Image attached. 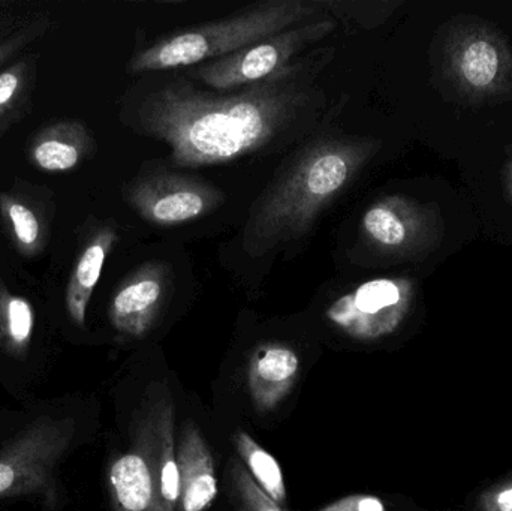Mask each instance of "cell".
I'll return each instance as SVG.
<instances>
[{"mask_svg": "<svg viewBox=\"0 0 512 511\" xmlns=\"http://www.w3.org/2000/svg\"><path fill=\"white\" fill-rule=\"evenodd\" d=\"M170 284V269L164 263H146L135 270L111 299V326L131 338L146 336L161 315Z\"/></svg>", "mask_w": 512, "mask_h": 511, "instance_id": "cell-10", "label": "cell"}, {"mask_svg": "<svg viewBox=\"0 0 512 511\" xmlns=\"http://www.w3.org/2000/svg\"><path fill=\"white\" fill-rule=\"evenodd\" d=\"M234 494L242 511H283L252 479L245 465L234 459L230 467Z\"/></svg>", "mask_w": 512, "mask_h": 511, "instance_id": "cell-20", "label": "cell"}, {"mask_svg": "<svg viewBox=\"0 0 512 511\" xmlns=\"http://www.w3.org/2000/svg\"><path fill=\"white\" fill-rule=\"evenodd\" d=\"M319 511H385L384 503L373 495H349Z\"/></svg>", "mask_w": 512, "mask_h": 511, "instance_id": "cell-23", "label": "cell"}, {"mask_svg": "<svg viewBox=\"0 0 512 511\" xmlns=\"http://www.w3.org/2000/svg\"><path fill=\"white\" fill-rule=\"evenodd\" d=\"M108 486L114 511H174L156 488L149 461L135 440L131 450L111 464Z\"/></svg>", "mask_w": 512, "mask_h": 511, "instance_id": "cell-16", "label": "cell"}, {"mask_svg": "<svg viewBox=\"0 0 512 511\" xmlns=\"http://www.w3.org/2000/svg\"><path fill=\"white\" fill-rule=\"evenodd\" d=\"M444 69L460 96L486 102L512 92V53L504 36L483 20L457 21L444 41Z\"/></svg>", "mask_w": 512, "mask_h": 511, "instance_id": "cell-4", "label": "cell"}, {"mask_svg": "<svg viewBox=\"0 0 512 511\" xmlns=\"http://www.w3.org/2000/svg\"><path fill=\"white\" fill-rule=\"evenodd\" d=\"M50 26L47 17L32 18L11 32L0 33V66L14 59L24 47L41 38Z\"/></svg>", "mask_w": 512, "mask_h": 511, "instance_id": "cell-21", "label": "cell"}, {"mask_svg": "<svg viewBox=\"0 0 512 511\" xmlns=\"http://www.w3.org/2000/svg\"><path fill=\"white\" fill-rule=\"evenodd\" d=\"M180 473V510L206 511L218 498V477L212 452L192 422L183 425L177 447Z\"/></svg>", "mask_w": 512, "mask_h": 511, "instance_id": "cell-15", "label": "cell"}, {"mask_svg": "<svg viewBox=\"0 0 512 511\" xmlns=\"http://www.w3.org/2000/svg\"><path fill=\"white\" fill-rule=\"evenodd\" d=\"M95 153V137L86 122L80 119L45 123L27 141V161L42 173L77 170Z\"/></svg>", "mask_w": 512, "mask_h": 511, "instance_id": "cell-12", "label": "cell"}, {"mask_svg": "<svg viewBox=\"0 0 512 511\" xmlns=\"http://www.w3.org/2000/svg\"><path fill=\"white\" fill-rule=\"evenodd\" d=\"M35 309L26 297L14 293L0 279V348L23 357L32 344Z\"/></svg>", "mask_w": 512, "mask_h": 511, "instance_id": "cell-18", "label": "cell"}, {"mask_svg": "<svg viewBox=\"0 0 512 511\" xmlns=\"http://www.w3.org/2000/svg\"><path fill=\"white\" fill-rule=\"evenodd\" d=\"M123 197L144 221L159 227L195 221L224 203V194L215 186L167 168L141 171Z\"/></svg>", "mask_w": 512, "mask_h": 511, "instance_id": "cell-7", "label": "cell"}, {"mask_svg": "<svg viewBox=\"0 0 512 511\" xmlns=\"http://www.w3.org/2000/svg\"><path fill=\"white\" fill-rule=\"evenodd\" d=\"M412 299L414 287L409 279H373L334 300L325 315L349 338L375 342L393 335L402 326Z\"/></svg>", "mask_w": 512, "mask_h": 511, "instance_id": "cell-9", "label": "cell"}, {"mask_svg": "<svg viewBox=\"0 0 512 511\" xmlns=\"http://www.w3.org/2000/svg\"><path fill=\"white\" fill-rule=\"evenodd\" d=\"M321 6V3L303 0H270L249 6L231 17L164 36L138 51L129 63V71L134 74L168 71L221 59L313 20L321 14Z\"/></svg>", "mask_w": 512, "mask_h": 511, "instance_id": "cell-3", "label": "cell"}, {"mask_svg": "<svg viewBox=\"0 0 512 511\" xmlns=\"http://www.w3.org/2000/svg\"><path fill=\"white\" fill-rule=\"evenodd\" d=\"M334 29L333 18L306 21L237 53L203 63L195 69L194 77L219 92L251 86L282 71L300 51L321 41Z\"/></svg>", "mask_w": 512, "mask_h": 511, "instance_id": "cell-6", "label": "cell"}, {"mask_svg": "<svg viewBox=\"0 0 512 511\" xmlns=\"http://www.w3.org/2000/svg\"><path fill=\"white\" fill-rule=\"evenodd\" d=\"M117 240L116 224L107 221L95 225L80 243L65 291L66 312L75 326L83 327L86 323L87 306Z\"/></svg>", "mask_w": 512, "mask_h": 511, "instance_id": "cell-13", "label": "cell"}, {"mask_svg": "<svg viewBox=\"0 0 512 511\" xmlns=\"http://www.w3.org/2000/svg\"><path fill=\"white\" fill-rule=\"evenodd\" d=\"M330 60L313 51L251 86L203 90L177 77L135 98L129 125L170 147L182 168L225 164L277 143L316 113V72Z\"/></svg>", "mask_w": 512, "mask_h": 511, "instance_id": "cell-1", "label": "cell"}, {"mask_svg": "<svg viewBox=\"0 0 512 511\" xmlns=\"http://www.w3.org/2000/svg\"><path fill=\"white\" fill-rule=\"evenodd\" d=\"M75 435L71 419L41 416L21 429L0 452V500L39 494L54 488V470Z\"/></svg>", "mask_w": 512, "mask_h": 511, "instance_id": "cell-5", "label": "cell"}, {"mask_svg": "<svg viewBox=\"0 0 512 511\" xmlns=\"http://www.w3.org/2000/svg\"><path fill=\"white\" fill-rule=\"evenodd\" d=\"M38 56L26 54L0 71V137L32 110Z\"/></svg>", "mask_w": 512, "mask_h": 511, "instance_id": "cell-17", "label": "cell"}, {"mask_svg": "<svg viewBox=\"0 0 512 511\" xmlns=\"http://www.w3.org/2000/svg\"><path fill=\"white\" fill-rule=\"evenodd\" d=\"M438 210L406 195H385L367 207L361 218L364 242L391 258L426 254L441 239Z\"/></svg>", "mask_w": 512, "mask_h": 511, "instance_id": "cell-8", "label": "cell"}, {"mask_svg": "<svg viewBox=\"0 0 512 511\" xmlns=\"http://www.w3.org/2000/svg\"><path fill=\"white\" fill-rule=\"evenodd\" d=\"M237 453L242 458L243 464L248 467V473L255 480L256 485L271 498L276 504L286 501V485L283 479L282 468L279 462L268 453L264 447L248 434L239 431L234 435Z\"/></svg>", "mask_w": 512, "mask_h": 511, "instance_id": "cell-19", "label": "cell"}, {"mask_svg": "<svg viewBox=\"0 0 512 511\" xmlns=\"http://www.w3.org/2000/svg\"><path fill=\"white\" fill-rule=\"evenodd\" d=\"M480 511H512V479L487 489L480 497Z\"/></svg>", "mask_w": 512, "mask_h": 511, "instance_id": "cell-22", "label": "cell"}, {"mask_svg": "<svg viewBox=\"0 0 512 511\" xmlns=\"http://www.w3.org/2000/svg\"><path fill=\"white\" fill-rule=\"evenodd\" d=\"M47 192L27 182H17L0 192V219L21 257H39L50 243L54 206L47 200Z\"/></svg>", "mask_w": 512, "mask_h": 511, "instance_id": "cell-11", "label": "cell"}, {"mask_svg": "<svg viewBox=\"0 0 512 511\" xmlns=\"http://www.w3.org/2000/svg\"><path fill=\"white\" fill-rule=\"evenodd\" d=\"M507 188L508 192H510V197L512 198V161L508 164L507 168Z\"/></svg>", "mask_w": 512, "mask_h": 511, "instance_id": "cell-24", "label": "cell"}, {"mask_svg": "<svg viewBox=\"0 0 512 511\" xmlns=\"http://www.w3.org/2000/svg\"><path fill=\"white\" fill-rule=\"evenodd\" d=\"M297 351L279 342L259 345L249 360L248 389L259 413H271L289 395L298 374Z\"/></svg>", "mask_w": 512, "mask_h": 511, "instance_id": "cell-14", "label": "cell"}, {"mask_svg": "<svg viewBox=\"0 0 512 511\" xmlns=\"http://www.w3.org/2000/svg\"><path fill=\"white\" fill-rule=\"evenodd\" d=\"M379 143L322 138L303 147L255 201L243 227V249L262 257L309 233L318 216L354 182Z\"/></svg>", "mask_w": 512, "mask_h": 511, "instance_id": "cell-2", "label": "cell"}]
</instances>
